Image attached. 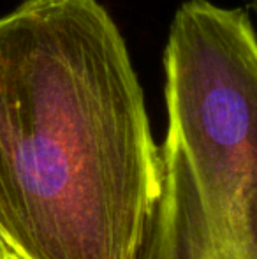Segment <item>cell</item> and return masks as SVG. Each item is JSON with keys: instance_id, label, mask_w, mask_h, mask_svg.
Here are the masks:
<instances>
[{"instance_id": "obj_1", "label": "cell", "mask_w": 257, "mask_h": 259, "mask_svg": "<svg viewBox=\"0 0 257 259\" xmlns=\"http://www.w3.org/2000/svg\"><path fill=\"white\" fill-rule=\"evenodd\" d=\"M161 169L104 6L23 0L0 16V238L14 259H134Z\"/></svg>"}, {"instance_id": "obj_2", "label": "cell", "mask_w": 257, "mask_h": 259, "mask_svg": "<svg viewBox=\"0 0 257 259\" xmlns=\"http://www.w3.org/2000/svg\"><path fill=\"white\" fill-rule=\"evenodd\" d=\"M164 72L161 189L134 259H257V35L248 14L183 2Z\"/></svg>"}, {"instance_id": "obj_3", "label": "cell", "mask_w": 257, "mask_h": 259, "mask_svg": "<svg viewBox=\"0 0 257 259\" xmlns=\"http://www.w3.org/2000/svg\"><path fill=\"white\" fill-rule=\"evenodd\" d=\"M0 259H14L13 254L9 252V249H7V247L4 245L2 240H0Z\"/></svg>"}, {"instance_id": "obj_4", "label": "cell", "mask_w": 257, "mask_h": 259, "mask_svg": "<svg viewBox=\"0 0 257 259\" xmlns=\"http://www.w3.org/2000/svg\"><path fill=\"white\" fill-rule=\"evenodd\" d=\"M254 2H255V7H257V0H254Z\"/></svg>"}, {"instance_id": "obj_5", "label": "cell", "mask_w": 257, "mask_h": 259, "mask_svg": "<svg viewBox=\"0 0 257 259\" xmlns=\"http://www.w3.org/2000/svg\"><path fill=\"white\" fill-rule=\"evenodd\" d=\"M0 240H2V238H0ZM4 245H6V243H4Z\"/></svg>"}]
</instances>
